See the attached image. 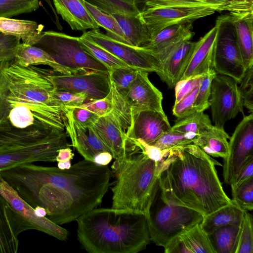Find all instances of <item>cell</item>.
<instances>
[{
  "instance_id": "cell-1",
  "label": "cell",
  "mask_w": 253,
  "mask_h": 253,
  "mask_svg": "<svg viewBox=\"0 0 253 253\" xmlns=\"http://www.w3.org/2000/svg\"><path fill=\"white\" fill-rule=\"evenodd\" d=\"M0 176L32 208H43L47 218L62 225L101 203L111 172L84 159L65 169L24 164L0 171Z\"/></svg>"
},
{
  "instance_id": "cell-2",
  "label": "cell",
  "mask_w": 253,
  "mask_h": 253,
  "mask_svg": "<svg viewBox=\"0 0 253 253\" xmlns=\"http://www.w3.org/2000/svg\"><path fill=\"white\" fill-rule=\"evenodd\" d=\"M215 165L221 164L193 143L169 151L158 162L161 199L168 204L195 210L204 216L232 203Z\"/></svg>"
},
{
  "instance_id": "cell-3",
  "label": "cell",
  "mask_w": 253,
  "mask_h": 253,
  "mask_svg": "<svg viewBox=\"0 0 253 253\" xmlns=\"http://www.w3.org/2000/svg\"><path fill=\"white\" fill-rule=\"evenodd\" d=\"M52 71L36 66L22 67L9 61L4 69L8 83V119L19 128L35 127L65 130V109L57 106L51 95Z\"/></svg>"
},
{
  "instance_id": "cell-4",
  "label": "cell",
  "mask_w": 253,
  "mask_h": 253,
  "mask_svg": "<svg viewBox=\"0 0 253 253\" xmlns=\"http://www.w3.org/2000/svg\"><path fill=\"white\" fill-rule=\"evenodd\" d=\"M76 221L78 240L89 253H137L151 241L143 213L95 208Z\"/></svg>"
},
{
  "instance_id": "cell-5",
  "label": "cell",
  "mask_w": 253,
  "mask_h": 253,
  "mask_svg": "<svg viewBox=\"0 0 253 253\" xmlns=\"http://www.w3.org/2000/svg\"><path fill=\"white\" fill-rule=\"evenodd\" d=\"M111 168L116 178L112 208L147 216L159 189L158 162L140 151L115 160Z\"/></svg>"
},
{
  "instance_id": "cell-6",
  "label": "cell",
  "mask_w": 253,
  "mask_h": 253,
  "mask_svg": "<svg viewBox=\"0 0 253 253\" xmlns=\"http://www.w3.org/2000/svg\"><path fill=\"white\" fill-rule=\"evenodd\" d=\"M150 208L147 221L150 240L164 247L177 235L202 221L204 215L193 209L168 204L159 189Z\"/></svg>"
},
{
  "instance_id": "cell-7",
  "label": "cell",
  "mask_w": 253,
  "mask_h": 253,
  "mask_svg": "<svg viewBox=\"0 0 253 253\" xmlns=\"http://www.w3.org/2000/svg\"><path fill=\"white\" fill-rule=\"evenodd\" d=\"M33 45L46 51L71 74L91 71H108L81 45L79 37L53 31H45Z\"/></svg>"
},
{
  "instance_id": "cell-8",
  "label": "cell",
  "mask_w": 253,
  "mask_h": 253,
  "mask_svg": "<svg viewBox=\"0 0 253 253\" xmlns=\"http://www.w3.org/2000/svg\"><path fill=\"white\" fill-rule=\"evenodd\" d=\"M216 20L218 30L212 68L216 74L232 77L240 84L247 69L238 46L234 25L229 14L221 15Z\"/></svg>"
},
{
  "instance_id": "cell-9",
  "label": "cell",
  "mask_w": 253,
  "mask_h": 253,
  "mask_svg": "<svg viewBox=\"0 0 253 253\" xmlns=\"http://www.w3.org/2000/svg\"><path fill=\"white\" fill-rule=\"evenodd\" d=\"M67 137L64 130L52 129L33 144L0 154V171L36 162H55L59 149L71 146Z\"/></svg>"
},
{
  "instance_id": "cell-10",
  "label": "cell",
  "mask_w": 253,
  "mask_h": 253,
  "mask_svg": "<svg viewBox=\"0 0 253 253\" xmlns=\"http://www.w3.org/2000/svg\"><path fill=\"white\" fill-rule=\"evenodd\" d=\"M238 83L229 76L216 74L211 84L209 107L215 126L224 129L225 123L239 112L244 116Z\"/></svg>"
},
{
  "instance_id": "cell-11",
  "label": "cell",
  "mask_w": 253,
  "mask_h": 253,
  "mask_svg": "<svg viewBox=\"0 0 253 253\" xmlns=\"http://www.w3.org/2000/svg\"><path fill=\"white\" fill-rule=\"evenodd\" d=\"M140 10V16L147 26L151 37L168 27L192 23L216 11L211 7L176 5H142Z\"/></svg>"
},
{
  "instance_id": "cell-12",
  "label": "cell",
  "mask_w": 253,
  "mask_h": 253,
  "mask_svg": "<svg viewBox=\"0 0 253 253\" xmlns=\"http://www.w3.org/2000/svg\"><path fill=\"white\" fill-rule=\"evenodd\" d=\"M53 72L49 78L54 90L81 94L90 101L102 99L111 91L109 71H91L70 75H56Z\"/></svg>"
},
{
  "instance_id": "cell-13",
  "label": "cell",
  "mask_w": 253,
  "mask_h": 253,
  "mask_svg": "<svg viewBox=\"0 0 253 253\" xmlns=\"http://www.w3.org/2000/svg\"><path fill=\"white\" fill-rule=\"evenodd\" d=\"M227 157L224 159V181L232 184L244 163L253 157V114L244 116L235 129L228 142Z\"/></svg>"
},
{
  "instance_id": "cell-14",
  "label": "cell",
  "mask_w": 253,
  "mask_h": 253,
  "mask_svg": "<svg viewBox=\"0 0 253 253\" xmlns=\"http://www.w3.org/2000/svg\"><path fill=\"white\" fill-rule=\"evenodd\" d=\"M86 35L97 44L124 61L128 66L138 71L155 72L160 69V63L146 49L116 41L99 29L85 32Z\"/></svg>"
},
{
  "instance_id": "cell-15",
  "label": "cell",
  "mask_w": 253,
  "mask_h": 253,
  "mask_svg": "<svg viewBox=\"0 0 253 253\" xmlns=\"http://www.w3.org/2000/svg\"><path fill=\"white\" fill-rule=\"evenodd\" d=\"M119 92L130 107L132 116L143 111L165 114L162 106L163 94L149 79L148 72L138 71L129 87Z\"/></svg>"
},
{
  "instance_id": "cell-16",
  "label": "cell",
  "mask_w": 253,
  "mask_h": 253,
  "mask_svg": "<svg viewBox=\"0 0 253 253\" xmlns=\"http://www.w3.org/2000/svg\"><path fill=\"white\" fill-rule=\"evenodd\" d=\"M0 194L14 210L32 227L59 240L65 241L69 232L46 216L40 217L35 210L18 195L17 192L0 176Z\"/></svg>"
},
{
  "instance_id": "cell-17",
  "label": "cell",
  "mask_w": 253,
  "mask_h": 253,
  "mask_svg": "<svg viewBox=\"0 0 253 253\" xmlns=\"http://www.w3.org/2000/svg\"><path fill=\"white\" fill-rule=\"evenodd\" d=\"M92 128L115 160L126 156V130L112 110L100 117Z\"/></svg>"
},
{
  "instance_id": "cell-18",
  "label": "cell",
  "mask_w": 253,
  "mask_h": 253,
  "mask_svg": "<svg viewBox=\"0 0 253 253\" xmlns=\"http://www.w3.org/2000/svg\"><path fill=\"white\" fill-rule=\"evenodd\" d=\"M31 229L33 228L30 224L0 194V253H16L19 247L18 235Z\"/></svg>"
},
{
  "instance_id": "cell-19",
  "label": "cell",
  "mask_w": 253,
  "mask_h": 253,
  "mask_svg": "<svg viewBox=\"0 0 253 253\" xmlns=\"http://www.w3.org/2000/svg\"><path fill=\"white\" fill-rule=\"evenodd\" d=\"M63 121L65 131L71 141V146L77 150L84 159L93 162L94 158L97 154L104 151L110 152L92 126L84 127L78 124L66 108Z\"/></svg>"
},
{
  "instance_id": "cell-20",
  "label": "cell",
  "mask_w": 253,
  "mask_h": 253,
  "mask_svg": "<svg viewBox=\"0 0 253 253\" xmlns=\"http://www.w3.org/2000/svg\"><path fill=\"white\" fill-rule=\"evenodd\" d=\"M171 127L166 114L156 111H141L133 116L131 126L126 138L140 139L153 145Z\"/></svg>"
},
{
  "instance_id": "cell-21",
  "label": "cell",
  "mask_w": 253,
  "mask_h": 253,
  "mask_svg": "<svg viewBox=\"0 0 253 253\" xmlns=\"http://www.w3.org/2000/svg\"><path fill=\"white\" fill-rule=\"evenodd\" d=\"M218 30V22L198 41L194 42L192 52L180 80L203 75L212 68L214 44Z\"/></svg>"
},
{
  "instance_id": "cell-22",
  "label": "cell",
  "mask_w": 253,
  "mask_h": 253,
  "mask_svg": "<svg viewBox=\"0 0 253 253\" xmlns=\"http://www.w3.org/2000/svg\"><path fill=\"white\" fill-rule=\"evenodd\" d=\"M192 29V23L168 27L152 37L142 47L147 49L160 63L167 54L181 42L191 40L194 35Z\"/></svg>"
},
{
  "instance_id": "cell-23",
  "label": "cell",
  "mask_w": 253,
  "mask_h": 253,
  "mask_svg": "<svg viewBox=\"0 0 253 253\" xmlns=\"http://www.w3.org/2000/svg\"><path fill=\"white\" fill-rule=\"evenodd\" d=\"M194 42L182 41L165 57L160 62L157 74L169 88H173L180 81L189 61Z\"/></svg>"
},
{
  "instance_id": "cell-24",
  "label": "cell",
  "mask_w": 253,
  "mask_h": 253,
  "mask_svg": "<svg viewBox=\"0 0 253 253\" xmlns=\"http://www.w3.org/2000/svg\"><path fill=\"white\" fill-rule=\"evenodd\" d=\"M200 223L177 235L164 247L165 253H216Z\"/></svg>"
},
{
  "instance_id": "cell-25",
  "label": "cell",
  "mask_w": 253,
  "mask_h": 253,
  "mask_svg": "<svg viewBox=\"0 0 253 253\" xmlns=\"http://www.w3.org/2000/svg\"><path fill=\"white\" fill-rule=\"evenodd\" d=\"M56 10L73 30L85 32L99 26L87 9L84 0H53Z\"/></svg>"
},
{
  "instance_id": "cell-26",
  "label": "cell",
  "mask_w": 253,
  "mask_h": 253,
  "mask_svg": "<svg viewBox=\"0 0 253 253\" xmlns=\"http://www.w3.org/2000/svg\"><path fill=\"white\" fill-rule=\"evenodd\" d=\"M246 69L253 67V13H229Z\"/></svg>"
},
{
  "instance_id": "cell-27",
  "label": "cell",
  "mask_w": 253,
  "mask_h": 253,
  "mask_svg": "<svg viewBox=\"0 0 253 253\" xmlns=\"http://www.w3.org/2000/svg\"><path fill=\"white\" fill-rule=\"evenodd\" d=\"M13 62L15 64L22 67L38 65H47L54 72L62 75L71 74L43 49L35 45L23 43H20L17 46Z\"/></svg>"
},
{
  "instance_id": "cell-28",
  "label": "cell",
  "mask_w": 253,
  "mask_h": 253,
  "mask_svg": "<svg viewBox=\"0 0 253 253\" xmlns=\"http://www.w3.org/2000/svg\"><path fill=\"white\" fill-rule=\"evenodd\" d=\"M43 27L34 21L0 17V32L16 36L28 45H33L38 41Z\"/></svg>"
},
{
  "instance_id": "cell-29",
  "label": "cell",
  "mask_w": 253,
  "mask_h": 253,
  "mask_svg": "<svg viewBox=\"0 0 253 253\" xmlns=\"http://www.w3.org/2000/svg\"><path fill=\"white\" fill-rule=\"evenodd\" d=\"M229 138L224 129L212 125L203 133L197 136L193 143L211 157L224 159L228 155Z\"/></svg>"
},
{
  "instance_id": "cell-30",
  "label": "cell",
  "mask_w": 253,
  "mask_h": 253,
  "mask_svg": "<svg viewBox=\"0 0 253 253\" xmlns=\"http://www.w3.org/2000/svg\"><path fill=\"white\" fill-rule=\"evenodd\" d=\"M244 212L232 202L204 216L200 225L210 235L221 227L240 223Z\"/></svg>"
},
{
  "instance_id": "cell-31",
  "label": "cell",
  "mask_w": 253,
  "mask_h": 253,
  "mask_svg": "<svg viewBox=\"0 0 253 253\" xmlns=\"http://www.w3.org/2000/svg\"><path fill=\"white\" fill-rule=\"evenodd\" d=\"M116 19L129 44L141 47L151 39L148 28L140 16L115 13L112 14Z\"/></svg>"
},
{
  "instance_id": "cell-32",
  "label": "cell",
  "mask_w": 253,
  "mask_h": 253,
  "mask_svg": "<svg viewBox=\"0 0 253 253\" xmlns=\"http://www.w3.org/2000/svg\"><path fill=\"white\" fill-rule=\"evenodd\" d=\"M212 126L209 116L204 112L194 111L181 118L177 119L171 129L196 136L202 134Z\"/></svg>"
},
{
  "instance_id": "cell-33",
  "label": "cell",
  "mask_w": 253,
  "mask_h": 253,
  "mask_svg": "<svg viewBox=\"0 0 253 253\" xmlns=\"http://www.w3.org/2000/svg\"><path fill=\"white\" fill-rule=\"evenodd\" d=\"M79 40L81 45L94 58L101 63L109 72L118 68L129 67L120 59L95 42L86 35L85 32L79 37Z\"/></svg>"
},
{
  "instance_id": "cell-34",
  "label": "cell",
  "mask_w": 253,
  "mask_h": 253,
  "mask_svg": "<svg viewBox=\"0 0 253 253\" xmlns=\"http://www.w3.org/2000/svg\"><path fill=\"white\" fill-rule=\"evenodd\" d=\"M84 2L87 9L97 25L106 31L107 36L120 42L129 44L120 26L112 15L101 11L84 0Z\"/></svg>"
},
{
  "instance_id": "cell-35",
  "label": "cell",
  "mask_w": 253,
  "mask_h": 253,
  "mask_svg": "<svg viewBox=\"0 0 253 253\" xmlns=\"http://www.w3.org/2000/svg\"><path fill=\"white\" fill-rule=\"evenodd\" d=\"M101 11L108 14L138 15L139 0H84Z\"/></svg>"
},
{
  "instance_id": "cell-36",
  "label": "cell",
  "mask_w": 253,
  "mask_h": 253,
  "mask_svg": "<svg viewBox=\"0 0 253 253\" xmlns=\"http://www.w3.org/2000/svg\"><path fill=\"white\" fill-rule=\"evenodd\" d=\"M240 224L221 227L209 235L216 253H233Z\"/></svg>"
},
{
  "instance_id": "cell-37",
  "label": "cell",
  "mask_w": 253,
  "mask_h": 253,
  "mask_svg": "<svg viewBox=\"0 0 253 253\" xmlns=\"http://www.w3.org/2000/svg\"><path fill=\"white\" fill-rule=\"evenodd\" d=\"M253 253V217L248 211H245L240 224L233 253Z\"/></svg>"
},
{
  "instance_id": "cell-38",
  "label": "cell",
  "mask_w": 253,
  "mask_h": 253,
  "mask_svg": "<svg viewBox=\"0 0 253 253\" xmlns=\"http://www.w3.org/2000/svg\"><path fill=\"white\" fill-rule=\"evenodd\" d=\"M197 136L171 129L163 133L153 145L163 151L173 150L193 143Z\"/></svg>"
},
{
  "instance_id": "cell-39",
  "label": "cell",
  "mask_w": 253,
  "mask_h": 253,
  "mask_svg": "<svg viewBox=\"0 0 253 253\" xmlns=\"http://www.w3.org/2000/svg\"><path fill=\"white\" fill-rule=\"evenodd\" d=\"M39 7V0H0V17L30 13Z\"/></svg>"
},
{
  "instance_id": "cell-40",
  "label": "cell",
  "mask_w": 253,
  "mask_h": 253,
  "mask_svg": "<svg viewBox=\"0 0 253 253\" xmlns=\"http://www.w3.org/2000/svg\"><path fill=\"white\" fill-rule=\"evenodd\" d=\"M232 202L244 211L253 209V177L232 190Z\"/></svg>"
},
{
  "instance_id": "cell-41",
  "label": "cell",
  "mask_w": 253,
  "mask_h": 253,
  "mask_svg": "<svg viewBox=\"0 0 253 253\" xmlns=\"http://www.w3.org/2000/svg\"><path fill=\"white\" fill-rule=\"evenodd\" d=\"M216 74L215 71L212 69L203 76L194 104V108L196 111L204 112L209 107L211 84Z\"/></svg>"
},
{
  "instance_id": "cell-42",
  "label": "cell",
  "mask_w": 253,
  "mask_h": 253,
  "mask_svg": "<svg viewBox=\"0 0 253 253\" xmlns=\"http://www.w3.org/2000/svg\"><path fill=\"white\" fill-rule=\"evenodd\" d=\"M138 70L131 67H121L109 72L111 81L119 91L127 89L135 79Z\"/></svg>"
},
{
  "instance_id": "cell-43",
  "label": "cell",
  "mask_w": 253,
  "mask_h": 253,
  "mask_svg": "<svg viewBox=\"0 0 253 253\" xmlns=\"http://www.w3.org/2000/svg\"><path fill=\"white\" fill-rule=\"evenodd\" d=\"M51 95L56 105L64 109L76 107L90 101L83 94L65 90H54V88Z\"/></svg>"
},
{
  "instance_id": "cell-44",
  "label": "cell",
  "mask_w": 253,
  "mask_h": 253,
  "mask_svg": "<svg viewBox=\"0 0 253 253\" xmlns=\"http://www.w3.org/2000/svg\"><path fill=\"white\" fill-rule=\"evenodd\" d=\"M239 89L243 106L253 112V67L247 69L240 83Z\"/></svg>"
},
{
  "instance_id": "cell-45",
  "label": "cell",
  "mask_w": 253,
  "mask_h": 253,
  "mask_svg": "<svg viewBox=\"0 0 253 253\" xmlns=\"http://www.w3.org/2000/svg\"><path fill=\"white\" fill-rule=\"evenodd\" d=\"M20 43L19 38L0 32V62L13 60L16 49Z\"/></svg>"
},
{
  "instance_id": "cell-46",
  "label": "cell",
  "mask_w": 253,
  "mask_h": 253,
  "mask_svg": "<svg viewBox=\"0 0 253 253\" xmlns=\"http://www.w3.org/2000/svg\"><path fill=\"white\" fill-rule=\"evenodd\" d=\"M199 86V85L179 101L174 103L172 108V113L177 119L184 117L195 111L194 108V104L198 93Z\"/></svg>"
},
{
  "instance_id": "cell-47",
  "label": "cell",
  "mask_w": 253,
  "mask_h": 253,
  "mask_svg": "<svg viewBox=\"0 0 253 253\" xmlns=\"http://www.w3.org/2000/svg\"><path fill=\"white\" fill-rule=\"evenodd\" d=\"M9 61H11L4 60L0 62V121L8 117L9 114V108L7 101L8 86L4 72Z\"/></svg>"
},
{
  "instance_id": "cell-48",
  "label": "cell",
  "mask_w": 253,
  "mask_h": 253,
  "mask_svg": "<svg viewBox=\"0 0 253 253\" xmlns=\"http://www.w3.org/2000/svg\"><path fill=\"white\" fill-rule=\"evenodd\" d=\"M80 108L88 110L99 117L109 113L112 109L113 104L111 91L105 97L89 101L72 108Z\"/></svg>"
},
{
  "instance_id": "cell-49",
  "label": "cell",
  "mask_w": 253,
  "mask_h": 253,
  "mask_svg": "<svg viewBox=\"0 0 253 253\" xmlns=\"http://www.w3.org/2000/svg\"><path fill=\"white\" fill-rule=\"evenodd\" d=\"M203 76L204 75L195 76L178 81L174 86L175 94L174 103L179 101L199 86Z\"/></svg>"
},
{
  "instance_id": "cell-50",
  "label": "cell",
  "mask_w": 253,
  "mask_h": 253,
  "mask_svg": "<svg viewBox=\"0 0 253 253\" xmlns=\"http://www.w3.org/2000/svg\"><path fill=\"white\" fill-rule=\"evenodd\" d=\"M66 108L74 121L84 127L92 126L100 117L85 109L77 107Z\"/></svg>"
},
{
  "instance_id": "cell-51",
  "label": "cell",
  "mask_w": 253,
  "mask_h": 253,
  "mask_svg": "<svg viewBox=\"0 0 253 253\" xmlns=\"http://www.w3.org/2000/svg\"><path fill=\"white\" fill-rule=\"evenodd\" d=\"M252 177H253V157L249 158L243 165L234 181L230 184L231 190Z\"/></svg>"
},
{
  "instance_id": "cell-52",
  "label": "cell",
  "mask_w": 253,
  "mask_h": 253,
  "mask_svg": "<svg viewBox=\"0 0 253 253\" xmlns=\"http://www.w3.org/2000/svg\"><path fill=\"white\" fill-rule=\"evenodd\" d=\"M113 159L112 154L108 151L100 152L96 155L93 162L102 166H107Z\"/></svg>"
},
{
  "instance_id": "cell-53",
  "label": "cell",
  "mask_w": 253,
  "mask_h": 253,
  "mask_svg": "<svg viewBox=\"0 0 253 253\" xmlns=\"http://www.w3.org/2000/svg\"><path fill=\"white\" fill-rule=\"evenodd\" d=\"M74 154L70 147L62 148L58 150L56 158L57 162H63L71 161L74 157Z\"/></svg>"
},
{
  "instance_id": "cell-54",
  "label": "cell",
  "mask_w": 253,
  "mask_h": 253,
  "mask_svg": "<svg viewBox=\"0 0 253 253\" xmlns=\"http://www.w3.org/2000/svg\"><path fill=\"white\" fill-rule=\"evenodd\" d=\"M213 4H231L238 8L241 13H246L243 8L234 0H196Z\"/></svg>"
},
{
  "instance_id": "cell-55",
  "label": "cell",
  "mask_w": 253,
  "mask_h": 253,
  "mask_svg": "<svg viewBox=\"0 0 253 253\" xmlns=\"http://www.w3.org/2000/svg\"><path fill=\"white\" fill-rule=\"evenodd\" d=\"M71 166V161L63 162H58L57 164V167L61 169H70Z\"/></svg>"
},
{
  "instance_id": "cell-56",
  "label": "cell",
  "mask_w": 253,
  "mask_h": 253,
  "mask_svg": "<svg viewBox=\"0 0 253 253\" xmlns=\"http://www.w3.org/2000/svg\"><path fill=\"white\" fill-rule=\"evenodd\" d=\"M34 209L38 216L40 217H45L46 216V211L43 208L37 207Z\"/></svg>"
}]
</instances>
